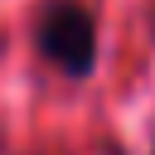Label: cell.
<instances>
[{
	"label": "cell",
	"mask_w": 155,
	"mask_h": 155,
	"mask_svg": "<svg viewBox=\"0 0 155 155\" xmlns=\"http://www.w3.org/2000/svg\"><path fill=\"white\" fill-rule=\"evenodd\" d=\"M34 39H39V53H44L48 63H58L68 78H87V73H92L97 24H92L87 5H78V0H53V5H44Z\"/></svg>",
	"instance_id": "1"
}]
</instances>
